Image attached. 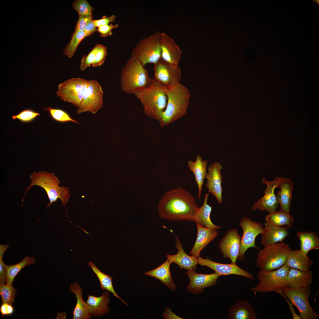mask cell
Instances as JSON below:
<instances>
[{
    "label": "cell",
    "mask_w": 319,
    "mask_h": 319,
    "mask_svg": "<svg viewBox=\"0 0 319 319\" xmlns=\"http://www.w3.org/2000/svg\"><path fill=\"white\" fill-rule=\"evenodd\" d=\"M243 230L241 237V247L237 259L242 261L245 259V254L250 248H258L255 245V240L258 235L262 234L264 227L258 222L252 220L247 217H242L239 223Z\"/></svg>",
    "instance_id": "obj_11"
},
{
    "label": "cell",
    "mask_w": 319,
    "mask_h": 319,
    "mask_svg": "<svg viewBox=\"0 0 319 319\" xmlns=\"http://www.w3.org/2000/svg\"><path fill=\"white\" fill-rule=\"evenodd\" d=\"M72 7L78 12L79 16H92L93 7L86 0H76L72 4Z\"/></svg>",
    "instance_id": "obj_39"
},
{
    "label": "cell",
    "mask_w": 319,
    "mask_h": 319,
    "mask_svg": "<svg viewBox=\"0 0 319 319\" xmlns=\"http://www.w3.org/2000/svg\"><path fill=\"white\" fill-rule=\"evenodd\" d=\"M282 291L293 305L298 309L302 319H316L319 318L310 305L309 298L312 294L310 286L299 289L288 287L281 289Z\"/></svg>",
    "instance_id": "obj_9"
},
{
    "label": "cell",
    "mask_w": 319,
    "mask_h": 319,
    "mask_svg": "<svg viewBox=\"0 0 319 319\" xmlns=\"http://www.w3.org/2000/svg\"><path fill=\"white\" fill-rule=\"evenodd\" d=\"M167 97L166 108L159 121L161 127L167 126L185 115L191 95L188 88L180 83L170 87H164Z\"/></svg>",
    "instance_id": "obj_2"
},
{
    "label": "cell",
    "mask_w": 319,
    "mask_h": 319,
    "mask_svg": "<svg viewBox=\"0 0 319 319\" xmlns=\"http://www.w3.org/2000/svg\"><path fill=\"white\" fill-rule=\"evenodd\" d=\"M154 79L164 87H173L180 83V68L171 65L161 58L154 64Z\"/></svg>",
    "instance_id": "obj_12"
},
{
    "label": "cell",
    "mask_w": 319,
    "mask_h": 319,
    "mask_svg": "<svg viewBox=\"0 0 319 319\" xmlns=\"http://www.w3.org/2000/svg\"><path fill=\"white\" fill-rule=\"evenodd\" d=\"M286 262L289 268L303 271L310 270L313 262L300 250H290L288 254Z\"/></svg>",
    "instance_id": "obj_27"
},
{
    "label": "cell",
    "mask_w": 319,
    "mask_h": 319,
    "mask_svg": "<svg viewBox=\"0 0 319 319\" xmlns=\"http://www.w3.org/2000/svg\"><path fill=\"white\" fill-rule=\"evenodd\" d=\"M86 37L84 31L73 33L71 39L69 43L66 46L63 55L68 58H72L74 56L77 48L80 42Z\"/></svg>",
    "instance_id": "obj_36"
},
{
    "label": "cell",
    "mask_w": 319,
    "mask_h": 319,
    "mask_svg": "<svg viewBox=\"0 0 319 319\" xmlns=\"http://www.w3.org/2000/svg\"><path fill=\"white\" fill-rule=\"evenodd\" d=\"M118 25V24L114 25L110 23V25H105L98 27L97 31L100 34V37L110 36L112 34V30L117 28Z\"/></svg>",
    "instance_id": "obj_44"
},
{
    "label": "cell",
    "mask_w": 319,
    "mask_h": 319,
    "mask_svg": "<svg viewBox=\"0 0 319 319\" xmlns=\"http://www.w3.org/2000/svg\"><path fill=\"white\" fill-rule=\"evenodd\" d=\"M115 16L114 15L110 16H106L104 15L101 19L93 20V21L96 27H98L101 26L109 24L110 22H115Z\"/></svg>",
    "instance_id": "obj_46"
},
{
    "label": "cell",
    "mask_w": 319,
    "mask_h": 319,
    "mask_svg": "<svg viewBox=\"0 0 319 319\" xmlns=\"http://www.w3.org/2000/svg\"><path fill=\"white\" fill-rule=\"evenodd\" d=\"M93 17V15L89 17L79 16V18L75 26L74 33L84 31L88 23L92 19Z\"/></svg>",
    "instance_id": "obj_43"
},
{
    "label": "cell",
    "mask_w": 319,
    "mask_h": 319,
    "mask_svg": "<svg viewBox=\"0 0 319 319\" xmlns=\"http://www.w3.org/2000/svg\"><path fill=\"white\" fill-rule=\"evenodd\" d=\"M89 266L92 269L97 277L102 290H106L111 292L114 296L120 299L124 304H128L118 296L115 291L112 283L113 277L102 272L92 262H90Z\"/></svg>",
    "instance_id": "obj_35"
},
{
    "label": "cell",
    "mask_w": 319,
    "mask_h": 319,
    "mask_svg": "<svg viewBox=\"0 0 319 319\" xmlns=\"http://www.w3.org/2000/svg\"><path fill=\"white\" fill-rule=\"evenodd\" d=\"M279 188L276 196L280 205V211L289 213L294 184L290 178H282L278 187Z\"/></svg>",
    "instance_id": "obj_25"
},
{
    "label": "cell",
    "mask_w": 319,
    "mask_h": 319,
    "mask_svg": "<svg viewBox=\"0 0 319 319\" xmlns=\"http://www.w3.org/2000/svg\"><path fill=\"white\" fill-rule=\"evenodd\" d=\"M144 66L140 61L132 57L127 61L121 75V86L123 91L128 94H134L150 84L152 79Z\"/></svg>",
    "instance_id": "obj_4"
},
{
    "label": "cell",
    "mask_w": 319,
    "mask_h": 319,
    "mask_svg": "<svg viewBox=\"0 0 319 319\" xmlns=\"http://www.w3.org/2000/svg\"><path fill=\"white\" fill-rule=\"evenodd\" d=\"M187 164L189 170L195 175V181L198 188V198L200 199L201 197L202 185L207 174V161L206 160H202L201 156L197 155L195 161L188 160Z\"/></svg>",
    "instance_id": "obj_28"
},
{
    "label": "cell",
    "mask_w": 319,
    "mask_h": 319,
    "mask_svg": "<svg viewBox=\"0 0 319 319\" xmlns=\"http://www.w3.org/2000/svg\"><path fill=\"white\" fill-rule=\"evenodd\" d=\"M14 309L12 304L4 303L1 304L0 307V312L2 315L1 318L5 316H9L12 315L14 312Z\"/></svg>",
    "instance_id": "obj_45"
},
{
    "label": "cell",
    "mask_w": 319,
    "mask_h": 319,
    "mask_svg": "<svg viewBox=\"0 0 319 319\" xmlns=\"http://www.w3.org/2000/svg\"><path fill=\"white\" fill-rule=\"evenodd\" d=\"M197 260L198 264L211 269L219 276L236 275L252 280H255L251 273L238 266L236 263H231L229 264L219 263L209 259L203 258L200 256L197 257Z\"/></svg>",
    "instance_id": "obj_16"
},
{
    "label": "cell",
    "mask_w": 319,
    "mask_h": 319,
    "mask_svg": "<svg viewBox=\"0 0 319 319\" xmlns=\"http://www.w3.org/2000/svg\"><path fill=\"white\" fill-rule=\"evenodd\" d=\"M97 48V44L87 55H84L81 61L80 70L83 71L92 65L94 61L95 54Z\"/></svg>",
    "instance_id": "obj_42"
},
{
    "label": "cell",
    "mask_w": 319,
    "mask_h": 319,
    "mask_svg": "<svg viewBox=\"0 0 319 319\" xmlns=\"http://www.w3.org/2000/svg\"><path fill=\"white\" fill-rule=\"evenodd\" d=\"M107 56L106 46L102 44H97V48L94 61L92 66L95 67L101 66L104 63Z\"/></svg>",
    "instance_id": "obj_41"
},
{
    "label": "cell",
    "mask_w": 319,
    "mask_h": 319,
    "mask_svg": "<svg viewBox=\"0 0 319 319\" xmlns=\"http://www.w3.org/2000/svg\"><path fill=\"white\" fill-rule=\"evenodd\" d=\"M103 91L101 87L96 80H89L83 102L78 108V114L86 112L96 114L103 104Z\"/></svg>",
    "instance_id": "obj_13"
},
{
    "label": "cell",
    "mask_w": 319,
    "mask_h": 319,
    "mask_svg": "<svg viewBox=\"0 0 319 319\" xmlns=\"http://www.w3.org/2000/svg\"><path fill=\"white\" fill-rule=\"evenodd\" d=\"M70 291L77 298V303L73 313V319H89L92 316V309L82 298V289L80 285L74 282L70 285Z\"/></svg>",
    "instance_id": "obj_23"
},
{
    "label": "cell",
    "mask_w": 319,
    "mask_h": 319,
    "mask_svg": "<svg viewBox=\"0 0 319 319\" xmlns=\"http://www.w3.org/2000/svg\"><path fill=\"white\" fill-rule=\"evenodd\" d=\"M86 302L92 309V316L95 317L102 316L108 313L110 310L108 306L110 302L109 293L105 291L98 297L89 295Z\"/></svg>",
    "instance_id": "obj_30"
},
{
    "label": "cell",
    "mask_w": 319,
    "mask_h": 319,
    "mask_svg": "<svg viewBox=\"0 0 319 319\" xmlns=\"http://www.w3.org/2000/svg\"><path fill=\"white\" fill-rule=\"evenodd\" d=\"M229 319H257V315L251 304L246 300L237 301L229 309Z\"/></svg>",
    "instance_id": "obj_26"
},
{
    "label": "cell",
    "mask_w": 319,
    "mask_h": 319,
    "mask_svg": "<svg viewBox=\"0 0 319 319\" xmlns=\"http://www.w3.org/2000/svg\"><path fill=\"white\" fill-rule=\"evenodd\" d=\"M222 169V165L219 162L211 164L208 168V172L205 178L207 179L206 186L208 193H211L216 197L219 204L222 202V175L221 172Z\"/></svg>",
    "instance_id": "obj_18"
},
{
    "label": "cell",
    "mask_w": 319,
    "mask_h": 319,
    "mask_svg": "<svg viewBox=\"0 0 319 319\" xmlns=\"http://www.w3.org/2000/svg\"><path fill=\"white\" fill-rule=\"evenodd\" d=\"M44 109L48 111L49 115L56 121L61 123L72 122L78 123L77 121L72 118L68 113L63 110L50 107L44 108Z\"/></svg>",
    "instance_id": "obj_38"
},
{
    "label": "cell",
    "mask_w": 319,
    "mask_h": 319,
    "mask_svg": "<svg viewBox=\"0 0 319 319\" xmlns=\"http://www.w3.org/2000/svg\"><path fill=\"white\" fill-rule=\"evenodd\" d=\"M161 33L157 32L140 40L132 50L131 57L144 66L147 64L156 63L161 58Z\"/></svg>",
    "instance_id": "obj_7"
},
{
    "label": "cell",
    "mask_w": 319,
    "mask_h": 319,
    "mask_svg": "<svg viewBox=\"0 0 319 319\" xmlns=\"http://www.w3.org/2000/svg\"><path fill=\"white\" fill-rule=\"evenodd\" d=\"M165 319H183L172 313L170 309L167 308L163 314Z\"/></svg>",
    "instance_id": "obj_50"
},
{
    "label": "cell",
    "mask_w": 319,
    "mask_h": 319,
    "mask_svg": "<svg viewBox=\"0 0 319 319\" xmlns=\"http://www.w3.org/2000/svg\"><path fill=\"white\" fill-rule=\"evenodd\" d=\"M133 94L142 104L146 115L159 121L167 103L164 87L152 79L148 87L136 91Z\"/></svg>",
    "instance_id": "obj_3"
},
{
    "label": "cell",
    "mask_w": 319,
    "mask_h": 319,
    "mask_svg": "<svg viewBox=\"0 0 319 319\" xmlns=\"http://www.w3.org/2000/svg\"><path fill=\"white\" fill-rule=\"evenodd\" d=\"M262 234L261 244L264 247L282 242L289 235L287 226H277L265 223Z\"/></svg>",
    "instance_id": "obj_21"
},
{
    "label": "cell",
    "mask_w": 319,
    "mask_h": 319,
    "mask_svg": "<svg viewBox=\"0 0 319 319\" xmlns=\"http://www.w3.org/2000/svg\"><path fill=\"white\" fill-rule=\"evenodd\" d=\"M17 290L12 285L0 284V295L1 299V304L7 303L12 304L14 301Z\"/></svg>",
    "instance_id": "obj_37"
},
{
    "label": "cell",
    "mask_w": 319,
    "mask_h": 319,
    "mask_svg": "<svg viewBox=\"0 0 319 319\" xmlns=\"http://www.w3.org/2000/svg\"><path fill=\"white\" fill-rule=\"evenodd\" d=\"M35 258L33 257L26 256L20 262L10 265H5L6 284L12 285L16 276L19 271L26 266L35 264Z\"/></svg>",
    "instance_id": "obj_33"
},
{
    "label": "cell",
    "mask_w": 319,
    "mask_h": 319,
    "mask_svg": "<svg viewBox=\"0 0 319 319\" xmlns=\"http://www.w3.org/2000/svg\"><path fill=\"white\" fill-rule=\"evenodd\" d=\"M266 223L277 226H287L293 227L294 219L289 213L281 211L269 213L265 218Z\"/></svg>",
    "instance_id": "obj_34"
},
{
    "label": "cell",
    "mask_w": 319,
    "mask_h": 319,
    "mask_svg": "<svg viewBox=\"0 0 319 319\" xmlns=\"http://www.w3.org/2000/svg\"><path fill=\"white\" fill-rule=\"evenodd\" d=\"M289 245L281 242L269 245L260 250L256 266L260 270L269 271L278 269L286 262L291 250Z\"/></svg>",
    "instance_id": "obj_6"
},
{
    "label": "cell",
    "mask_w": 319,
    "mask_h": 319,
    "mask_svg": "<svg viewBox=\"0 0 319 319\" xmlns=\"http://www.w3.org/2000/svg\"><path fill=\"white\" fill-rule=\"evenodd\" d=\"M282 177H277L273 181H269L265 178H262V183L267 185L265 195L255 202L252 207V211L258 209L260 211L266 210L269 213L276 211L279 204L274 190L278 187Z\"/></svg>",
    "instance_id": "obj_14"
},
{
    "label": "cell",
    "mask_w": 319,
    "mask_h": 319,
    "mask_svg": "<svg viewBox=\"0 0 319 319\" xmlns=\"http://www.w3.org/2000/svg\"><path fill=\"white\" fill-rule=\"evenodd\" d=\"M241 237L236 228L228 230L219 242L220 252L224 258H229L231 263H236L240 253Z\"/></svg>",
    "instance_id": "obj_15"
},
{
    "label": "cell",
    "mask_w": 319,
    "mask_h": 319,
    "mask_svg": "<svg viewBox=\"0 0 319 319\" xmlns=\"http://www.w3.org/2000/svg\"><path fill=\"white\" fill-rule=\"evenodd\" d=\"M161 58L165 61L174 66H178L182 51L174 40L164 33H161Z\"/></svg>",
    "instance_id": "obj_19"
},
{
    "label": "cell",
    "mask_w": 319,
    "mask_h": 319,
    "mask_svg": "<svg viewBox=\"0 0 319 319\" xmlns=\"http://www.w3.org/2000/svg\"><path fill=\"white\" fill-rule=\"evenodd\" d=\"M197 234L195 243L190 251V255L198 257L201 252L218 235L216 229L202 226L196 223Z\"/></svg>",
    "instance_id": "obj_22"
},
{
    "label": "cell",
    "mask_w": 319,
    "mask_h": 319,
    "mask_svg": "<svg viewBox=\"0 0 319 319\" xmlns=\"http://www.w3.org/2000/svg\"><path fill=\"white\" fill-rule=\"evenodd\" d=\"M40 114L31 109H26L16 115H13L12 118L13 120L18 119L21 121L27 123L32 121Z\"/></svg>",
    "instance_id": "obj_40"
},
{
    "label": "cell",
    "mask_w": 319,
    "mask_h": 319,
    "mask_svg": "<svg viewBox=\"0 0 319 319\" xmlns=\"http://www.w3.org/2000/svg\"><path fill=\"white\" fill-rule=\"evenodd\" d=\"M89 80L73 78L60 84L56 92L58 97L78 108L82 104Z\"/></svg>",
    "instance_id": "obj_10"
},
{
    "label": "cell",
    "mask_w": 319,
    "mask_h": 319,
    "mask_svg": "<svg viewBox=\"0 0 319 319\" xmlns=\"http://www.w3.org/2000/svg\"><path fill=\"white\" fill-rule=\"evenodd\" d=\"M29 178L31 182L25 191V194L32 186H38L45 190L49 199L50 202L46 205L47 208L53 203L56 202L58 198L65 207L70 197L69 189L67 187L59 186L61 181L54 173H50L43 171H34L30 175Z\"/></svg>",
    "instance_id": "obj_5"
},
{
    "label": "cell",
    "mask_w": 319,
    "mask_h": 319,
    "mask_svg": "<svg viewBox=\"0 0 319 319\" xmlns=\"http://www.w3.org/2000/svg\"><path fill=\"white\" fill-rule=\"evenodd\" d=\"M286 262L276 270H260L256 277L259 282L251 290L254 292H276L285 287L286 278L289 269Z\"/></svg>",
    "instance_id": "obj_8"
},
{
    "label": "cell",
    "mask_w": 319,
    "mask_h": 319,
    "mask_svg": "<svg viewBox=\"0 0 319 319\" xmlns=\"http://www.w3.org/2000/svg\"><path fill=\"white\" fill-rule=\"evenodd\" d=\"M171 263L167 259L156 268L144 273L146 275L158 279L173 291L175 290V284L172 279L170 270Z\"/></svg>",
    "instance_id": "obj_29"
},
{
    "label": "cell",
    "mask_w": 319,
    "mask_h": 319,
    "mask_svg": "<svg viewBox=\"0 0 319 319\" xmlns=\"http://www.w3.org/2000/svg\"><path fill=\"white\" fill-rule=\"evenodd\" d=\"M296 235L300 241V249L307 255L311 250L319 249V237L318 234L313 231H299Z\"/></svg>",
    "instance_id": "obj_31"
},
{
    "label": "cell",
    "mask_w": 319,
    "mask_h": 319,
    "mask_svg": "<svg viewBox=\"0 0 319 319\" xmlns=\"http://www.w3.org/2000/svg\"><path fill=\"white\" fill-rule=\"evenodd\" d=\"M199 208L196 199L186 190L178 187L166 191L160 200V217L171 221L195 222Z\"/></svg>",
    "instance_id": "obj_1"
},
{
    "label": "cell",
    "mask_w": 319,
    "mask_h": 319,
    "mask_svg": "<svg viewBox=\"0 0 319 319\" xmlns=\"http://www.w3.org/2000/svg\"><path fill=\"white\" fill-rule=\"evenodd\" d=\"M4 253L0 252V284H4L6 281L5 265L3 261Z\"/></svg>",
    "instance_id": "obj_47"
},
{
    "label": "cell",
    "mask_w": 319,
    "mask_h": 319,
    "mask_svg": "<svg viewBox=\"0 0 319 319\" xmlns=\"http://www.w3.org/2000/svg\"><path fill=\"white\" fill-rule=\"evenodd\" d=\"M175 237V246L178 250V252L174 255H166L167 259L171 263H174L177 264L181 269L184 268L188 271H195L198 264L197 258L188 255L184 251L180 241Z\"/></svg>",
    "instance_id": "obj_20"
},
{
    "label": "cell",
    "mask_w": 319,
    "mask_h": 319,
    "mask_svg": "<svg viewBox=\"0 0 319 319\" xmlns=\"http://www.w3.org/2000/svg\"><path fill=\"white\" fill-rule=\"evenodd\" d=\"M276 292L281 295L287 301L289 306V308L291 312L293 318L294 319H302L300 316L298 315L296 313L293 307V305L284 294L282 291L281 289H279Z\"/></svg>",
    "instance_id": "obj_48"
},
{
    "label": "cell",
    "mask_w": 319,
    "mask_h": 319,
    "mask_svg": "<svg viewBox=\"0 0 319 319\" xmlns=\"http://www.w3.org/2000/svg\"><path fill=\"white\" fill-rule=\"evenodd\" d=\"M209 195V193L205 195L203 204L202 206L199 207L197 212L195 222L205 227L218 229L221 227L214 224L210 219L212 208L207 204Z\"/></svg>",
    "instance_id": "obj_32"
},
{
    "label": "cell",
    "mask_w": 319,
    "mask_h": 319,
    "mask_svg": "<svg viewBox=\"0 0 319 319\" xmlns=\"http://www.w3.org/2000/svg\"><path fill=\"white\" fill-rule=\"evenodd\" d=\"M96 27L93 20L92 19L88 23L84 30L86 37L90 36L97 31Z\"/></svg>",
    "instance_id": "obj_49"
},
{
    "label": "cell",
    "mask_w": 319,
    "mask_h": 319,
    "mask_svg": "<svg viewBox=\"0 0 319 319\" xmlns=\"http://www.w3.org/2000/svg\"><path fill=\"white\" fill-rule=\"evenodd\" d=\"M186 274L190 279V283L187 286V289L193 294L201 293L205 288L215 285L220 276L215 272L204 274L196 273L194 271H188Z\"/></svg>",
    "instance_id": "obj_17"
},
{
    "label": "cell",
    "mask_w": 319,
    "mask_h": 319,
    "mask_svg": "<svg viewBox=\"0 0 319 319\" xmlns=\"http://www.w3.org/2000/svg\"><path fill=\"white\" fill-rule=\"evenodd\" d=\"M313 271H303L290 268L285 281V287L299 289L310 286L312 283Z\"/></svg>",
    "instance_id": "obj_24"
}]
</instances>
